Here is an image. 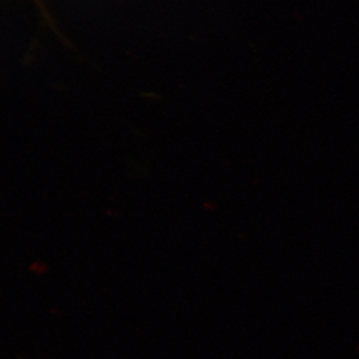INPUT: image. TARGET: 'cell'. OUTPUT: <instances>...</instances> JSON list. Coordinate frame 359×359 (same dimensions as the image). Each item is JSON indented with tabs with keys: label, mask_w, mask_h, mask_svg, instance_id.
<instances>
[{
	"label": "cell",
	"mask_w": 359,
	"mask_h": 359,
	"mask_svg": "<svg viewBox=\"0 0 359 359\" xmlns=\"http://www.w3.org/2000/svg\"><path fill=\"white\" fill-rule=\"evenodd\" d=\"M36 1H39V0H36Z\"/></svg>",
	"instance_id": "cell-1"
}]
</instances>
